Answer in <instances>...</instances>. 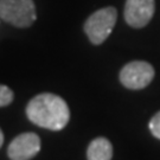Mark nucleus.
I'll use <instances>...</instances> for the list:
<instances>
[{
  "label": "nucleus",
  "instance_id": "obj_3",
  "mask_svg": "<svg viewBox=\"0 0 160 160\" xmlns=\"http://www.w3.org/2000/svg\"><path fill=\"white\" fill-rule=\"evenodd\" d=\"M118 12L114 7H104L92 13L84 24V32L92 44H102L114 29Z\"/></svg>",
  "mask_w": 160,
  "mask_h": 160
},
{
  "label": "nucleus",
  "instance_id": "obj_5",
  "mask_svg": "<svg viewBox=\"0 0 160 160\" xmlns=\"http://www.w3.org/2000/svg\"><path fill=\"white\" fill-rule=\"evenodd\" d=\"M154 11V0H126L125 19L129 26L141 29L151 22Z\"/></svg>",
  "mask_w": 160,
  "mask_h": 160
},
{
  "label": "nucleus",
  "instance_id": "obj_9",
  "mask_svg": "<svg viewBox=\"0 0 160 160\" xmlns=\"http://www.w3.org/2000/svg\"><path fill=\"white\" fill-rule=\"evenodd\" d=\"M149 131L157 139L160 140V112H158L149 121Z\"/></svg>",
  "mask_w": 160,
  "mask_h": 160
},
{
  "label": "nucleus",
  "instance_id": "obj_8",
  "mask_svg": "<svg viewBox=\"0 0 160 160\" xmlns=\"http://www.w3.org/2000/svg\"><path fill=\"white\" fill-rule=\"evenodd\" d=\"M14 98L13 92L7 86L0 84V107H6L12 103Z\"/></svg>",
  "mask_w": 160,
  "mask_h": 160
},
{
  "label": "nucleus",
  "instance_id": "obj_2",
  "mask_svg": "<svg viewBox=\"0 0 160 160\" xmlns=\"http://www.w3.org/2000/svg\"><path fill=\"white\" fill-rule=\"evenodd\" d=\"M0 18L17 28H29L36 20L32 0H0Z\"/></svg>",
  "mask_w": 160,
  "mask_h": 160
},
{
  "label": "nucleus",
  "instance_id": "obj_1",
  "mask_svg": "<svg viewBox=\"0 0 160 160\" xmlns=\"http://www.w3.org/2000/svg\"><path fill=\"white\" fill-rule=\"evenodd\" d=\"M29 120L50 131H61L70 120V110L67 102L55 94L44 92L34 96L26 107Z\"/></svg>",
  "mask_w": 160,
  "mask_h": 160
},
{
  "label": "nucleus",
  "instance_id": "obj_6",
  "mask_svg": "<svg viewBox=\"0 0 160 160\" xmlns=\"http://www.w3.org/2000/svg\"><path fill=\"white\" fill-rule=\"evenodd\" d=\"M40 151V139L34 133H23L8 145L7 154L11 160H31Z\"/></svg>",
  "mask_w": 160,
  "mask_h": 160
},
{
  "label": "nucleus",
  "instance_id": "obj_4",
  "mask_svg": "<svg viewBox=\"0 0 160 160\" xmlns=\"http://www.w3.org/2000/svg\"><path fill=\"white\" fill-rule=\"evenodd\" d=\"M154 77V69L147 62L134 61L126 64L120 71L122 86L128 89L139 90L148 86Z\"/></svg>",
  "mask_w": 160,
  "mask_h": 160
},
{
  "label": "nucleus",
  "instance_id": "obj_7",
  "mask_svg": "<svg viewBox=\"0 0 160 160\" xmlns=\"http://www.w3.org/2000/svg\"><path fill=\"white\" fill-rule=\"evenodd\" d=\"M113 146L108 139L96 138L94 139L87 149L88 160H112Z\"/></svg>",
  "mask_w": 160,
  "mask_h": 160
},
{
  "label": "nucleus",
  "instance_id": "obj_10",
  "mask_svg": "<svg viewBox=\"0 0 160 160\" xmlns=\"http://www.w3.org/2000/svg\"><path fill=\"white\" fill-rule=\"evenodd\" d=\"M2 143H4V134H2V132L0 129V148H1Z\"/></svg>",
  "mask_w": 160,
  "mask_h": 160
}]
</instances>
